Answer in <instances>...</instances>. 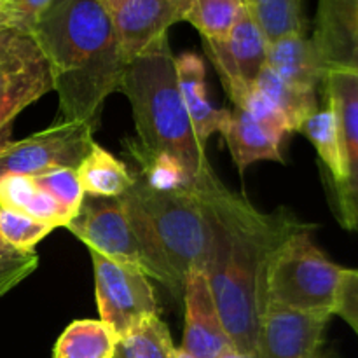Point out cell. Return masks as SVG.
I'll use <instances>...</instances> for the list:
<instances>
[{
	"label": "cell",
	"mask_w": 358,
	"mask_h": 358,
	"mask_svg": "<svg viewBox=\"0 0 358 358\" xmlns=\"http://www.w3.org/2000/svg\"><path fill=\"white\" fill-rule=\"evenodd\" d=\"M210 224V250L205 276L234 350L255 358L266 306L269 261L292 234L313 226L290 210L261 212L222 180L201 192Z\"/></svg>",
	"instance_id": "6da1fadb"
},
{
	"label": "cell",
	"mask_w": 358,
	"mask_h": 358,
	"mask_svg": "<svg viewBox=\"0 0 358 358\" xmlns=\"http://www.w3.org/2000/svg\"><path fill=\"white\" fill-rule=\"evenodd\" d=\"M30 34L48 59L63 121L98 126L128 66L101 0H51Z\"/></svg>",
	"instance_id": "7a4b0ae2"
},
{
	"label": "cell",
	"mask_w": 358,
	"mask_h": 358,
	"mask_svg": "<svg viewBox=\"0 0 358 358\" xmlns=\"http://www.w3.org/2000/svg\"><path fill=\"white\" fill-rule=\"evenodd\" d=\"M119 201L142 248L145 275L177 299L184 296L189 275L205 271L208 261L210 224L201 199L192 191H156L135 171Z\"/></svg>",
	"instance_id": "3957f363"
},
{
	"label": "cell",
	"mask_w": 358,
	"mask_h": 358,
	"mask_svg": "<svg viewBox=\"0 0 358 358\" xmlns=\"http://www.w3.org/2000/svg\"><path fill=\"white\" fill-rule=\"evenodd\" d=\"M119 93L131 103L138 142L154 152L177 157L187 170L194 192L219 184L206 154V143L198 138L182 100L170 44L131 59L126 66Z\"/></svg>",
	"instance_id": "277c9868"
},
{
	"label": "cell",
	"mask_w": 358,
	"mask_h": 358,
	"mask_svg": "<svg viewBox=\"0 0 358 358\" xmlns=\"http://www.w3.org/2000/svg\"><path fill=\"white\" fill-rule=\"evenodd\" d=\"M310 231L292 234L271 257L266 273V303L332 317L345 268L315 245Z\"/></svg>",
	"instance_id": "5b68a950"
},
{
	"label": "cell",
	"mask_w": 358,
	"mask_h": 358,
	"mask_svg": "<svg viewBox=\"0 0 358 358\" xmlns=\"http://www.w3.org/2000/svg\"><path fill=\"white\" fill-rule=\"evenodd\" d=\"M52 91L48 59L30 31L0 28V143L17 114Z\"/></svg>",
	"instance_id": "8992f818"
},
{
	"label": "cell",
	"mask_w": 358,
	"mask_h": 358,
	"mask_svg": "<svg viewBox=\"0 0 358 358\" xmlns=\"http://www.w3.org/2000/svg\"><path fill=\"white\" fill-rule=\"evenodd\" d=\"M96 126L62 121L27 138L0 143V178L38 175L52 168H77L94 145Z\"/></svg>",
	"instance_id": "52a82bcc"
},
{
	"label": "cell",
	"mask_w": 358,
	"mask_h": 358,
	"mask_svg": "<svg viewBox=\"0 0 358 358\" xmlns=\"http://www.w3.org/2000/svg\"><path fill=\"white\" fill-rule=\"evenodd\" d=\"M322 86L338 115L345 168L343 180L332 187L336 213L345 229L358 231V72L348 66H327Z\"/></svg>",
	"instance_id": "ba28073f"
},
{
	"label": "cell",
	"mask_w": 358,
	"mask_h": 358,
	"mask_svg": "<svg viewBox=\"0 0 358 358\" xmlns=\"http://www.w3.org/2000/svg\"><path fill=\"white\" fill-rule=\"evenodd\" d=\"M100 320L121 338L143 320L157 317V301L149 276L140 268L110 261L90 250Z\"/></svg>",
	"instance_id": "9c48e42d"
},
{
	"label": "cell",
	"mask_w": 358,
	"mask_h": 358,
	"mask_svg": "<svg viewBox=\"0 0 358 358\" xmlns=\"http://www.w3.org/2000/svg\"><path fill=\"white\" fill-rule=\"evenodd\" d=\"M191 2L192 0H101L128 63L168 44V30L178 21H185Z\"/></svg>",
	"instance_id": "30bf717a"
},
{
	"label": "cell",
	"mask_w": 358,
	"mask_h": 358,
	"mask_svg": "<svg viewBox=\"0 0 358 358\" xmlns=\"http://www.w3.org/2000/svg\"><path fill=\"white\" fill-rule=\"evenodd\" d=\"M203 45L234 107L241 108L264 69L268 52V42L247 6L224 41H203Z\"/></svg>",
	"instance_id": "8fae6325"
},
{
	"label": "cell",
	"mask_w": 358,
	"mask_h": 358,
	"mask_svg": "<svg viewBox=\"0 0 358 358\" xmlns=\"http://www.w3.org/2000/svg\"><path fill=\"white\" fill-rule=\"evenodd\" d=\"M65 227L90 250L145 273L142 248L135 240L119 198L86 196L79 212Z\"/></svg>",
	"instance_id": "7c38bea8"
},
{
	"label": "cell",
	"mask_w": 358,
	"mask_h": 358,
	"mask_svg": "<svg viewBox=\"0 0 358 358\" xmlns=\"http://www.w3.org/2000/svg\"><path fill=\"white\" fill-rule=\"evenodd\" d=\"M331 317L268 304L261 318L255 358H336L327 346Z\"/></svg>",
	"instance_id": "4fadbf2b"
},
{
	"label": "cell",
	"mask_w": 358,
	"mask_h": 358,
	"mask_svg": "<svg viewBox=\"0 0 358 358\" xmlns=\"http://www.w3.org/2000/svg\"><path fill=\"white\" fill-rule=\"evenodd\" d=\"M185 327L180 348L196 358H220L234 350L205 271L194 269L184 287Z\"/></svg>",
	"instance_id": "5bb4252c"
},
{
	"label": "cell",
	"mask_w": 358,
	"mask_h": 358,
	"mask_svg": "<svg viewBox=\"0 0 358 358\" xmlns=\"http://www.w3.org/2000/svg\"><path fill=\"white\" fill-rule=\"evenodd\" d=\"M311 41L325 66L343 65L358 45V0H318Z\"/></svg>",
	"instance_id": "9a60e30c"
},
{
	"label": "cell",
	"mask_w": 358,
	"mask_h": 358,
	"mask_svg": "<svg viewBox=\"0 0 358 358\" xmlns=\"http://www.w3.org/2000/svg\"><path fill=\"white\" fill-rule=\"evenodd\" d=\"M178 87L182 100L189 112L194 131L203 143L208 142L213 133H222L231 117L227 108H215L206 93V69L203 59L192 52H184L175 58Z\"/></svg>",
	"instance_id": "2e32d148"
},
{
	"label": "cell",
	"mask_w": 358,
	"mask_h": 358,
	"mask_svg": "<svg viewBox=\"0 0 358 358\" xmlns=\"http://www.w3.org/2000/svg\"><path fill=\"white\" fill-rule=\"evenodd\" d=\"M266 66L287 84L306 91H317L327 69L306 34L290 35L268 44Z\"/></svg>",
	"instance_id": "e0dca14e"
},
{
	"label": "cell",
	"mask_w": 358,
	"mask_h": 358,
	"mask_svg": "<svg viewBox=\"0 0 358 358\" xmlns=\"http://www.w3.org/2000/svg\"><path fill=\"white\" fill-rule=\"evenodd\" d=\"M231 150L238 171L243 175L250 164L257 161H278L283 163L282 140L259 124L245 108L234 107L222 131Z\"/></svg>",
	"instance_id": "ac0fdd59"
},
{
	"label": "cell",
	"mask_w": 358,
	"mask_h": 358,
	"mask_svg": "<svg viewBox=\"0 0 358 358\" xmlns=\"http://www.w3.org/2000/svg\"><path fill=\"white\" fill-rule=\"evenodd\" d=\"M76 170L84 194L93 198H121L135 182V173L96 142Z\"/></svg>",
	"instance_id": "d6986e66"
},
{
	"label": "cell",
	"mask_w": 358,
	"mask_h": 358,
	"mask_svg": "<svg viewBox=\"0 0 358 358\" xmlns=\"http://www.w3.org/2000/svg\"><path fill=\"white\" fill-rule=\"evenodd\" d=\"M119 336L101 320H76L62 332L52 358H114Z\"/></svg>",
	"instance_id": "ffe728a7"
},
{
	"label": "cell",
	"mask_w": 358,
	"mask_h": 358,
	"mask_svg": "<svg viewBox=\"0 0 358 358\" xmlns=\"http://www.w3.org/2000/svg\"><path fill=\"white\" fill-rule=\"evenodd\" d=\"M128 152L138 164L136 173L156 191L173 192V191H192L194 184L189 177L184 164L166 152H154L145 149L136 140H124Z\"/></svg>",
	"instance_id": "44dd1931"
},
{
	"label": "cell",
	"mask_w": 358,
	"mask_h": 358,
	"mask_svg": "<svg viewBox=\"0 0 358 358\" xmlns=\"http://www.w3.org/2000/svg\"><path fill=\"white\" fill-rule=\"evenodd\" d=\"M254 87L278 107V110L285 115L292 133L299 131L301 124L318 108L317 91H306L287 84L266 65L259 73Z\"/></svg>",
	"instance_id": "7402d4cb"
},
{
	"label": "cell",
	"mask_w": 358,
	"mask_h": 358,
	"mask_svg": "<svg viewBox=\"0 0 358 358\" xmlns=\"http://www.w3.org/2000/svg\"><path fill=\"white\" fill-rule=\"evenodd\" d=\"M301 133L308 136L317 150L318 157L327 168L329 177H331L332 187L343 180V152H341V138H339V124L338 115L331 103L324 108H317L306 121L301 124Z\"/></svg>",
	"instance_id": "603a6c76"
},
{
	"label": "cell",
	"mask_w": 358,
	"mask_h": 358,
	"mask_svg": "<svg viewBox=\"0 0 358 358\" xmlns=\"http://www.w3.org/2000/svg\"><path fill=\"white\" fill-rule=\"evenodd\" d=\"M247 9L268 44L290 35L306 34L303 0H255Z\"/></svg>",
	"instance_id": "cb8c5ba5"
},
{
	"label": "cell",
	"mask_w": 358,
	"mask_h": 358,
	"mask_svg": "<svg viewBox=\"0 0 358 358\" xmlns=\"http://www.w3.org/2000/svg\"><path fill=\"white\" fill-rule=\"evenodd\" d=\"M173 345L166 324L157 317H150L121 336L115 346L114 358H175Z\"/></svg>",
	"instance_id": "d4e9b609"
},
{
	"label": "cell",
	"mask_w": 358,
	"mask_h": 358,
	"mask_svg": "<svg viewBox=\"0 0 358 358\" xmlns=\"http://www.w3.org/2000/svg\"><path fill=\"white\" fill-rule=\"evenodd\" d=\"M243 9L241 0H192L185 21L201 34L203 41H224Z\"/></svg>",
	"instance_id": "484cf974"
},
{
	"label": "cell",
	"mask_w": 358,
	"mask_h": 358,
	"mask_svg": "<svg viewBox=\"0 0 358 358\" xmlns=\"http://www.w3.org/2000/svg\"><path fill=\"white\" fill-rule=\"evenodd\" d=\"M34 178L35 184L49 192L72 220L86 198L76 168H52L44 173L34 175Z\"/></svg>",
	"instance_id": "4316f807"
},
{
	"label": "cell",
	"mask_w": 358,
	"mask_h": 358,
	"mask_svg": "<svg viewBox=\"0 0 358 358\" xmlns=\"http://www.w3.org/2000/svg\"><path fill=\"white\" fill-rule=\"evenodd\" d=\"M55 229L52 226L34 220L23 213L0 208V236L23 252H34L35 247Z\"/></svg>",
	"instance_id": "83f0119b"
},
{
	"label": "cell",
	"mask_w": 358,
	"mask_h": 358,
	"mask_svg": "<svg viewBox=\"0 0 358 358\" xmlns=\"http://www.w3.org/2000/svg\"><path fill=\"white\" fill-rule=\"evenodd\" d=\"M38 268L37 252H23L10 247L0 236V297L20 285Z\"/></svg>",
	"instance_id": "f1b7e54d"
},
{
	"label": "cell",
	"mask_w": 358,
	"mask_h": 358,
	"mask_svg": "<svg viewBox=\"0 0 358 358\" xmlns=\"http://www.w3.org/2000/svg\"><path fill=\"white\" fill-rule=\"evenodd\" d=\"M255 121L259 122L261 126H264L271 135H275L278 140H285V136L289 135L290 131V126L287 122L285 115L278 110L275 103H273L269 98H266L261 91L254 90L248 93V96L245 98V103L243 107Z\"/></svg>",
	"instance_id": "f546056e"
},
{
	"label": "cell",
	"mask_w": 358,
	"mask_h": 358,
	"mask_svg": "<svg viewBox=\"0 0 358 358\" xmlns=\"http://www.w3.org/2000/svg\"><path fill=\"white\" fill-rule=\"evenodd\" d=\"M38 185L31 175H9L0 178V208L27 215Z\"/></svg>",
	"instance_id": "4dcf8cb0"
},
{
	"label": "cell",
	"mask_w": 358,
	"mask_h": 358,
	"mask_svg": "<svg viewBox=\"0 0 358 358\" xmlns=\"http://www.w3.org/2000/svg\"><path fill=\"white\" fill-rule=\"evenodd\" d=\"M51 0H6L0 6V28L31 31Z\"/></svg>",
	"instance_id": "1f68e13d"
},
{
	"label": "cell",
	"mask_w": 358,
	"mask_h": 358,
	"mask_svg": "<svg viewBox=\"0 0 358 358\" xmlns=\"http://www.w3.org/2000/svg\"><path fill=\"white\" fill-rule=\"evenodd\" d=\"M334 315L341 317L358 336V269L345 268L336 296Z\"/></svg>",
	"instance_id": "d6a6232c"
},
{
	"label": "cell",
	"mask_w": 358,
	"mask_h": 358,
	"mask_svg": "<svg viewBox=\"0 0 358 358\" xmlns=\"http://www.w3.org/2000/svg\"><path fill=\"white\" fill-rule=\"evenodd\" d=\"M339 66H348V69H353V70H357V72H358V45L355 49H353L352 52H350V56L346 58V62L343 63V65H339Z\"/></svg>",
	"instance_id": "836d02e7"
},
{
	"label": "cell",
	"mask_w": 358,
	"mask_h": 358,
	"mask_svg": "<svg viewBox=\"0 0 358 358\" xmlns=\"http://www.w3.org/2000/svg\"><path fill=\"white\" fill-rule=\"evenodd\" d=\"M220 358H252V357L245 355V353H240L238 350H231V352H227L226 355H222Z\"/></svg>",
	"instance_id": "e575fe53"
},
{
	"label": "cell",
	"mask_w": 358,
	"mask_h": 358,
	"mask_svg": "<svg viewBox=\"0 0 358 358\" xmlns=\"http://www.w3.org/2000/svg\"><path fill=\"white\" fill-rule=\"evenodd\" d=\"M175 358H196V357H192L191 353L184 352L182 348H177V357H175Z\"/></svg>",
	"instance_id": "d590c367"
},
{
	"label": "cell",
	"mask_w": 358,
	"mask_h": 358,
	"mask_svg": "<svg viewBox=\"0 0 358 358\" xmlns=\"http://www.w3.org/2000/svg\"><path fill=\"white\" fill-rule=\"evenodd\" d=\"M241 2H243V3H245V6H247V7H250V6H252V3H254V2H255V0H241Z\"/></svg>",
	"instance_id": "8d00e7d4"
},
{
	"label": "cell",
	"mask_w": 358,
	"mask_h": 358,
	"mask_svg": "<svg viewBox=\"0 0 358 358\" xmlns=\"http://www.w3.org/2000/svg\"><path fill=\"white\" fill-rule=\"evenodd\" d=\"M3 2H6V0H0V6H2V3H3Z\"/></svg>",
	"instance_id": "74e56055"
}]
</instances>
